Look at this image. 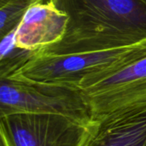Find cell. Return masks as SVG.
<instances>
[{"label":"cell","mask_w":146,"mask_h":146,"mask_svg":"<svg viewBox=\"0 0 146 146\" xmlns=\"http://www.w3.org/2000/svg\"><path fill=\"white\" fill-rule=\"evenodd\" d=\"M66 14L62 38L38 51L71 55L114 50L146 41V0H47Z\"/></svg>","instance_id":"cell-1"},{"label":"cell","mask_w":146,"mask_h":146,"mask_svg":"<svg viewBox=\"0 0 146 146\" xmlns=\"http://www.w3.org/2000/svg\"><path fill=\"white\" fill-rule=\"evenodd\" d=\"M146 56V41L114 50L71 55L38 52L20 69L3 79L64 86L81 92L95 81Z\"/></svg>","instance_id":"cell-2"},{"label":"cell","mask_w":146,"mask_h":146,"mask_svg":"<svg viewBox=\"0 0 146 146\" xmlns=\"http://www.w3.org/2000/svg\"><path fill=\"white\" fill-rule=\"evenodd\" d=\"M15 113L57 115L82 122L92 115L86 97L64 86L1 79L0 115Z\"/></svg>","instance_id":"cell-3"},{"label":"cell","mask_w":146,"mask_h":146,"mask_svg":"<svg viewBox=\"0 0 146 146\" xmlns=\"http://www.w3.org/2000/svg\"><path fill=\"white\" fill-rule=\"evenodd\" d=\"M94 122L95 117L82 122L57 115H1V146H83Z\"/></svg>","instance_id":"cell-4"},{"label":"cell","mask_w":146,"mask_h":146,"mask_svg":"<svg viewBox=\"0 0 146 146\" xmlns=\"http://www.w3.org/2000/svg\"><path fill=\"white\" fill-rule=\"evenodd\" d=\"M146 91V56L91 84L81 92L101 115L139 101Z\"/></svg>","instance_id":"cell-5"},{"label":"cell","mask_w":146,"mask_h":146,"mask_svg":"<svg viewBox=\"0 0 146 146\" xmlns=\"http://www.w3.org/2000/svg\"><path fill=\"white\" fill-rule=\"evenodd\" d=\"M83 146H146V102L95 116L92 130Z\"/></svg>","instance_id":"cell-6"},{"label":"cell","mask_w":146,"mask_h":146,"mask_svg":"<svg viewBox=\"0 0 146 146\" xmlns=\"http://www.w3.org/2000/svg\"><path fill=\"white\" fill-rule=\"evenodd\" d=\"M68 22L66 14L46 1L32 5L15 31V43L20 48L38 51L58 42Z\"/></svg>","instance_id":"cell-7"},{"label":"cell","mask_w":146,"mask_h":146,"mask_svg":"<svg viewBox=\"0 0 146 146\" xmlns=\"http://www.w3.org/2000/svg\"><path fill=\"white\" fill-rule=\"evenodd\" d=\"M16 31V30H15ZM15 31L1 38L0 78H7L25 65L38 51L20 48L15 43Z\"/></svg>","instance_id":"cell-8"},{"label":"cell","mask_w":146,"mask_h":146,"mask_svg":"<svg viewBox=\"0 0 146 146\" xmlns=\"http://www.w3.org/2000/svg\"><path fill=\"white\" fill-rule=\"evenodd\" d=\"M44 0H0V37L15 31L28 9Z\"/></svg>","instance_id":"cell-9"},{"label":"cell","mask_w":146,"mask_h":146,"mask_svg":"<svg viewBox=\"0 0 146 146\" xmlns=\"http://www.w3.org/2000/svg\"><path fill=\"white\" fill-rule=\"evenodd\" d=\"M44 2H46V1H47V0H44Z\"/></svg>","instance_id":"cell-10"}]
</instances>
